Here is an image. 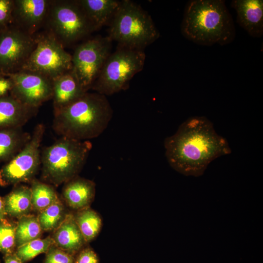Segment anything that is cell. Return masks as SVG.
I'll use <instances>...</instances> for the list:
<instances>
[{
    "label": "cell",
    "instance_id": "cell-5",
    "mask_svg": "<svg viewBox=\"0 0 263 263\" xmlns=\"http://www.w3.org/2000/svg\"><path fill=\"white\" fill-rule=\"evenodd\" d=\"M109 26L108 37L118 46L143 50L160 37L151 16L130 0L120 1Z\"/></svg>",
    "mask_w": 263,
    "mask_h": 263
},
{
    "label": "cell",
    "instance_id": "cell-13",
    "mask_svg": "<svg viewBox=\"0 0 263 263\" xmlns=\"http://www.w3.org/2000/svg\"><path fill=\"white\" fill-rule=\"evenodd\" d=\"M50 0H14L12 25L34 36L45 24Z\"/></svg>",
    "mask_w": 263,
    "mask_h": 263
},
{
    "label": "cell",
    "instance_id": "cell-10",
    "mask_svg": "<svg viewBox=\"0 0 263 263\" xmlns=\"http://www.w3.org/2000/svg\"><path fill=\"white\" fill-rule=\"evenodd\" d=\"M112 40L96 37L77 46L72 55V70L85 92L91 89L110 55Z\"/></svg>",
    "mask_w": 263,
    "mask_h": 263
},
{
    "label": "cell",
    "instance_id": "cell-15",
    "mask_svg": "<svg viewBox=\"0 0 263 263\" xmlns=\"http://www.w3.org/2000/svg\"><path fill=\"white\" fill-rule=\"evenodd\" d=\"M38 108L28 106L9 94L0 97V129L22 127Z\"/></svg>",
    "mask_w": 263,
    "mask_h": 263
},
{
    "label": "cell",
    "instance_id": "cell-2",
    "mask_svg": "<svg viewBox=\"0 0 263 263\" xmlns=\"http://www.w3.org/2000/svg\"><path fill=\"white\" fill-rule=\"evenodd\" d=\"M113 114L106 96L87 92L73 102L54 112L52 128L60 137L89 140L103 132Z\"/></svg>",
    "mask_w": 263,
    "mask_h": 263
},
{
    "label": "cell",
    "instance_id": "cell-30",
    "mask_svg": "<svg viewBox=\"0 0 263 263\" xmlns=\"http://www.w3.org/2000/svg\"><path fill=\"white\" fill-rule=\"evenodd\" d=\"M74 263H99V259L92 248L84 246L77 253Z\"/></svg>",
    "mask_w": 263,
    "mask_h": 263
},
{
    "label": "cell",
    "instance_id": "cell-33",
    "mask_svg": "<svg viewBox=\"0 0 263 263\" xmlns=\"http://www.w3.org/2000/svg\"><path fill=\"white\" fill-rule=\"evenodd\" d=\"M6 216L3 199L0 196V220L6 218Z\"/></svg>",
    "mask_w": 263,
    "mask_h": 263
},
{
    "label": "cell",
    "instance_id": "cell-20",
    "mask_svg": "<svg viewBox=\"0 0 263 263\" xmlns=\"http://www.w3.org/2000/svg\"><path fill=\"white\" fill-rule=\"evenodd\" d=\"M31 134L22 127L0 129V162H8L29 142Z\"/></svg>",
    "mask_w": 263,
    "mask_h": 263
},
{
    "label": "cell",
    "instance_id": "cell-21",
    "mask_svg": "<svg viewBox=\"0 0 263 263\" xmlns=\"http://www.w3.org/2000/svg\"><path fill=\"white\" fill-rule=\"evenodd\" d=\"M30 187L19 184L3 198L6 216L19 218L32 209Z\"/></svg>",
    "mask_w": 263,
    "mask_h": 263
},
{
    "label": "cell",
    "instance_id": "cell-6",
    "mask_svg": "<svg viewBox=\"0 0 263 263\" xmlns=\"http://www.w3.org/2000/svg\"><path fill=\"white\" fill-rule=\"evenodd\" d=\"M143 50L118 46L106 59L91 89L111 95L128 88L130 80L144 66Z\"/></svg>",
    "mask_w": 263,
    "mask_h": 263
},
{
    "label": "cell",
    "instance_id": "cell-29",
    "mask_svg": "<svg viewBox=\"0 0 263 263\" xmlns=\"http://www.w3.org/2000/svg\"><path fill=\"white\" fill-rule=\"evenodd\" d=\"M14 0H0V30L12 25Z\"/></svg>",
    "mask_w": 263,
    "mask_h": 263
},
{
    "label": "cell",
    "instance_id": "cell-4",
    "mask_svg": "<svg viewBox=\"0 0 263 263\" xmlns=\"http://www.w3.org/2000/svg\"><path fill=\"white\" fill-rule=\"evenodd\" d=\"M92 148L90 140L60 137L41 152L42 179L46 183L58 186L78 175Z\"/></svg>",
    "mask_w": 263,
    "mask_h": 263
},
{
    "label": "cell",
    "instance_id": "cell-17",
    "mask_svg": "<svg viewBox=\"0 0 263 263\" xmlns=\"http://www.w3.org/2000/svg\"><path fill=\"white\" fill-rule=\"evenodd\" d=\"M52 238L56 246L74 256L87 244L72 213L66 215Z\"/></svg>",
    "mask_w": 263,
    "mask_h": 263
},
{
    "label": "cell",
    "instance_id": "cell-24",
    "mask_svg": "<svg viewBox=\"0 0 263 263\" xmlns=\"http://www.w3.org/2000/svg\"><path fill=\"white\" fill-rule=\"evenodd\" d=\"M17 223L16 248L41 236L42 230L37 216L30 214L24 215L18 219Z\"/></svg>",
    "mask_w": 263,
    "mask_h": 263
},
{
    "label": "cell",
    "instance_id": "cell-8",
    "mask_svg": "<svg viewBox=\"0 0 263 263\" xmlns=\"http://www.w3.org/2000/svg\"><path fill=\"white\" fill-rule=\"evenodd\" d=\"M35 37L36 46L21 70L38 73L53 80L72 70V55L52 34L46 31Z\"/></svg>",
    "mask_w": 263,
    "mask_h": 263
},
{
    "label": "cell",
    "instance_id": "cell-7",
    "mask_svg": "<svg viewBox=\"0 0 263 263\" xmlns=\"http://www.w3.org/2000/svg\"><path fill=\"white\" fill-rule=\"evenodd\" d=\"M45 24L47 31L63 46L76 42L96 30L77 0H50Z\"/></svg>",
    "mask_w": 263,
    "mask_h": 263
},
{
    "label": "cell",
    "instance_id": "cell-12",
    "mask_svg": "<svg viewBox=\"0 0 263 263\" xmlns=\"http://www.w3.org/2000/svg\"><path fill=\"white\" fill-rule=\"evenodd\" d=\"M6 76L11 80L10 94L28 106L39 108L52 99V80L40 74L20 70Z\"/></svg>",
    "mask_w": 263,
    "mask_h": 263
},
{
    "label": "cell",
    "instance_id": "cell-1",
    "mask_svg": "<svg viewBox=\"0 0 263 263\" xmlns=\"http://www.w3.org/2000/svg\"><path fill=\"white\" fill-rule=\"evenodd\" d=\"M164 147L167 159L174 169L196 177L203 174L212 161L231 151L226 139L204 116L187 119L175 133L165 139Z\"/></svg>",
    "mask_w": 263,
    "mask_h": 263
},
{
    "label": "cell",
    "instance_id": "cell-3",
    "mask_svg": "<svg viewBox=\"0 0 263 263\" xmlns=\"http://www.w3.org/2000/svg\"><path fill=\"white\" fill-rule=\"evenodd\" d=\"M182 34L200 45L221 46L232 42L236 31L231 15L223 0H191L185 6Z\"/></svg>",
    "mask_w": 263,
    "mask_h": 263
},
{
    "label": "cell",
    "instance_id": "cell-14",
    "mask_svg": "<svg viewBox=\"0 0 263 263\" xmlns=\"http://www.w3.org/2000/svg\"><path fill=\"white\" fill-rule=\"evenodd\" d=\"M231 6L236 12V21L251 37L263 35V0H233Z\"/></svg>",
    "mask_w": 263,
    "mask_h": 263
},
{
    "label": "cell",
    "instance_id": "cell-18",
    "mask_svg": "<svg viewBox=\"0 0 263 263\" xmlns=\"http://www.w3.org/2000/svg\"><path fill=\"white\" fill-rule=\"evenodd\" d=\"M54 112L80 97L86 92L71 70L52 80Z\"/></svg>",
    "mask_w": 263,
    "mask_h": 263
},
{
    "label": "cell",
    "instance_id": "cell-19",
    "mask_svg": "<svg viewBox=\"0 0 263 263\" xmlns=\"http://www.w3.org/2000/svg\"><path fill=\"white\" fill-rule=\"evenodd\" d=\"M95 29L109 24L120 3L117 0H77Z\"/></svg>",
    "mask_w": 263,
    "mask_h": 263
},
{
    "label": "cell",
    "instance_id": "cell-16",
    "mask_svg": "<svg viewBox=\"0 0 263 263\" xmlns=\"http://www.w3.org/2000/svg\"><path fill=\"white\" fill-rule=\"evenodd\" d=\"M95 194V183L78 175L65 183L62 190L67 204L76 211L90 207Z\"/></svg>",
    "mask_w": 263,
    "mask_h": 263
},
{
    "label": "cell",
    "instance_id": "cell-28",
    "mask_svg": "<svg viewBox=\"0 0 263 263\" xmlns=\"http://www.w3.org/2000/svg\"><path fill=\"white\" fill-rule=\"evenodd\" d=\"M44 263H74V256L53 244L46 253Z\"/></svg>",
    "mask_w": 263,
    "mask_h": 263
},
{
    "label": "cell",
    "instance_id": "cell-31",
    "mask_svg": "<svg viewBox=\"0 0 263 263\" xmlns=\"http://www.w3.org/2000/svg\"><path fill=\"white\" fill-rule=\"evenodd\" d=\"M12 83L8 76L0 75V97L10 94Z\"/></svg>",
    "mask_w": 263,
    "mask_h": 263
},
{
    "label": "cell",
    "instance_id": "cell-11",
    "mask_svg": "<svg viewBox=\"0 0 263 263\" xmlns=\"http://www.w3.org/2000/svg\"><path fill=\"white\" fill-rule=\"evenodd\" d=\"M36 45L35 35L13 25L0 30V75L21 70Z\"/></svg>",
    "mask_w": 263,
    "mask_h": 263
},
{
    "label": "cell",
    "instance_id": "cell-32",
    "mask_svg": "<svg viewBox=\"0 0 263 263\" xmlns=\"http://www.w3.org/2000/svg\"><path fill=\"white\" fill-rule=\"evenodd\" d=\"M4 263H22L15 253L4 256Z\"/></svg>",
    "mask_w": 263,
    "mask_h": 263
},
{
    "label": "cell",
    "instance_id": "cell-25",
    "mask_svg": "<svg viewBox=\"0 0 263 263\" xmlns=\"http://www.w3.org/2000/svg\"><path fill=\"white\" fill-rule=\"evenodd\" d=\"M64 205L57 200L39 212L38 219L42 231H54L61 224L66 215Z\"/></svg>",
    "mask_w": 263,
    "mask_h": 263
},
{
    "label": "cell",
    "instance_id": "cell-22",
    "mask_svg": "<svg viewBox=\"0 0 263 263\" xmlns=\"http://www.w3.org/2000/svg\"><path fill=\"white\" fill-rule=\"evenodd\" d=\"M74 215L86 242L88 244L94 240L99 234L102 226V220L100 215L90 207L76 211Z\"/></svg>",
    "mask_w": 263,
    "mask_h": 263
},
{
    "label": "cell",
    "instance_id": "cell-23",
    "mask_svg": "<svg viewBox=\"0 0 263 263\" xmlns=\"http://www.w3.org/2000/svg\"><path fill=\"white\" fill-rule=\"evenodd\" d=\"M32 209L39 212L58 200L57 193L52 185L35 178L31 182Z\"/></svg>",
    "mask_w": 263,
    "mask_h": 263
},
{
    "label": "cell",
    "instance_id": "cell-26",
    "mask_svg": "<svg viewBox=\"0 0 263 263\" xmlns=\"http://www.w3.org/2000/svg\"><path fill=\"white\" fill-rule=\"evenodd\" d=\"M52 237L38 239L28 242L17 248L15 253L22 263L30 261L37 255L46 253L54 244Z\"/></svg>",
    "mask_w": 263,
    "mask_h": 263
},
{
    "label": "cell",
    "instance_id": "cell-27",
    "mask_svg": "<svg viewBox=\"0 0 263 263\" xmlns=\"http://www.w3.org/2000/svg\"><path fill=\"white\" fill-rule=\"evenodd\" d=\"M17 224L6 218L0 220V252L4 256L15 253Z\"/></svg>",
    "mask_w": 263,
    "mask_h": 263
},
{
    "label": "cell",
    "instance_id": "cell-9",
    "mask_svg": "<svg viewBox=\"0 0 263 263\" xmlns=\"http://www.w3.org/2000/svg\"><path fill=\"white\" fill-rule=\"evenodd\" d=\"M45 130L44 124H38L24 148L0 169L1 186L31 183L35 179L41 164L39 148Z\"/></svg>",
    "mask_w": 263,
    "mask_h": 263
}]
</instances>
